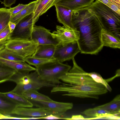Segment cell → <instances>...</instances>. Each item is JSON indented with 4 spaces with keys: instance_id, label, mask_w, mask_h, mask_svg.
Returning <instances> with one entry per match:
<instances>
[{
    "instance_id": "cell-1",
    "label": "cell",
    "mask_w": 120,
    "mask_h": 120,
    "mask_svg": "<svg viewBox=\"0 0 120 120\" xmlns=\"http://www.w3.org/2000/svg\"><path fill=\"white\" fill-rule=\"evenodd\" d=\"M88 7L73 11L72 23L74 29L79 32L77 43L81 53L96 55L103 47L101 41L103 28Z\"/></svg>"
},
{
    "instance_id": "cell-2",
    "label": "cell",
    "mask_w": 120,
    "mask_h": 120,
    "mask_svg": "<svg viewBox=\"0 0 120 120\" xmlns=\"http://www.w3.org/2000/svg\"><path fill=\"white\" fill-rule=\"evenodd\" d=\"M102 28L120 38V15L103 3L96 0L88 7Z\"/></svg>"
},
{
    "instance_id": "cell-3",
    "label": "cell",
    "mask_w": 120,
    "mask_h": 120,
    "mask_svg": "<svg viewBox=\"0 0 120 120\" xmlns=\"http://www.w3.org/2000/svg\"><path fill=\"white\" fill-rule=\"evenodd\" d=\"M108 91L106 87L100 83L90 85H75L62 83V84L53 87L51 92L67 93L62 95L64 96L98 99L99 95L105 94Z\"/></svg>"
},
{
    "instance_id": "cell-4",
    "label": "cell",
    "mask_w": 120,
    "mask_h": 120,
    "mask_svg": "<svg viewBox=\"0 0 120 120\" xmlns=\"http://www.w3.org/2000/svg\"><path fill=\"white\" fill-rule=\"evenodd\" d=\"M41 78L49 83L57 85L61 83L60 78L68 72L71 67L56 60L35 67Z\"/></svg>"
},
{
    "instance_id": "cell-5",
    "label": "cell",
    "mask_w": 120,
    "mask_h": 120,
    "mask_svg": "<svg viewBox=\"0 0 120 120\" xmlns=\"http://www.w3.org/2000/svg\"><path fill=\"white\" fill-rule=\"evenodd\" d=\"M73 66L69 71L60 78L64 82L71 84L93 85L97 83L90 76L88 73L85 72L78 65L74 58L72 59Z\"/></svg>"
},
{
    "instance_id": "cell-6",
    "label": "cell",
    "mask_w": 120,
    "mask_h": 120,
    "mask_svg": "<svg viewBox=\"0 0 120 120\" xmlns=\"http://www.w3.org/2000/svg\"><path fill=\"white\" fill-rule=\"evenodd\" d=\"M4 45L6 49L25 58L32 56L38 45L30 39L11 37Z\"/></svg>"
},
{
    "instance_id": "cell-7",
    "label": "cell",
    "mask_w": 120,
    "mask_h": 120,
    "mask_svg": "<svg viewBox=\"0 0 120 120\" xmlns=\"http://www.w3.org/2000/svg\"><path fill=\"white\" fill-rule=\"evenodd\" d=\"M36 107L42 108L50 112L52 114L60 116L73 107L72 103L61 102L52 100L45 101L28 100Z\"/></svg>"
},
{
    "instance_id": "cell-8",
    "label": "cell",
    "mask_w": 120,
    "mask_h": 120,
    "mask_svg": "<svg viewBox=\"0 0 120 120\" xmlns=\"http://www.w3.org/2000/svg\"><path fill=\"white\" fill-rule=\"evenodd\" d=\"M80 52L77 42L56 46L53 58L60 62L69 60Z\"/></svg>"
},
{
    "instance_id": "cell-9",
    "label": "cell",
    "mask_w": 120,
    "mask_h": 120,
    "mask_svg": "<svg viewBox=\"0 0 120 120\" xmlns=\"http://www.w3.org/2000/svg\"><path fill=\"white\" fill-rule=\"evenodd\" d=\"M35 23L32 12L23 18L16 25L11 37L30 39Z\"/></svg>"
},
{
    "instance_id": "cell-10",
    "label": "cell",
    "mask_w": 120,
    "mask_h": 120,
    "mask_svg": "<svg viewBox=\"0 0 120 120\" xmlns=\"http://www.w3.org/2000/svg\"><path fill=\"white\" fill-rule=\"evenodd\" d=\"M37 45H52L56 46L60 44L53 37L50 30L44 27L34 26L30 39Z\"/></svg>"
},
{
    "instance_id": "cell-11",
    "label": "cell",
    "mask_w": 120,
    "mask_h": 120,
    "mask_svg": "<svg viewBox=\"0 0 120 120\" xmlns=\"http://www.w3.org/2000/svg\"><path fill=\"white\" fill-rule=\"evenodd\" d=\"M53 38L63 45L77 42L79 38V32L76 29L57 25L56 30L52 33Z\"/></svg>"
},
{
    "instance_id": "cell-12",
    "label": "cell",
    "mask_w": 120,
    "mask_h": 120,
    "mask_svg": "<svg viewBox=\"0 0 120 120\" xmlns=\"http://www.w3.org/2000/svg\"><path fill=\"white\" fill-rule=\"evenodd\" d=\"M8 81L13 82L16 84L20 85L47 82L41 78L36 70L30 73L16 71Z\"/></svg>"
},
{
    "instance_id": "cell-13",
    "label": "cell",
    "mask_w": 120,
    "mask_h": 120,
    "mask_svg": "<svg viewBox=\"0 0 120 120\" xmlns=\"http://www.w3.org/2000/svg\"><path fill=\"white\" fill-rule=\"evenodd\" d=\"M50 114L51 112L42 108L38 107H17L13 111L11 115L32 117H44Z\"/></svg>"
},
{
    "instance_id": "cell-14",
    "label": "cell",
    "mask_w": 120,
    "mask_h": 120,
    "mask_svg": "<svg viewBox=\"0 0 120 120\" xmlns=\"http://www.w3.org/2000/svg\"><path fill=\"white\" fill-rule=\"evenodd\" d=\"M55 6L58 22L62 24L65 27L75 29L73 26L72 22L73 11L61 6L55 5Z\"/></svg>"
},
{
    "instance_id": "cell-15",
    "label": "cell",
    "mask_w": 120,
    "mask_h": 120,
    "mask_svg": "<svg viewBox=\"0 0 120 120\" xmlns=\"http://www.w3.org/2000/svg\"><path fill=\"white\" fill-rule=\"evenodd\" d=\"M60 0H36L33 13V19L36 23L39 17L50 8L55 6Z\"/></svg>"
},
{
    "instance_id": "cell-16",
    "label": "cell",
    "mask_w": 120,
    "mask_h": 120,
    "mask_svg": "<svg viewBox=\"0 0 120 120\" xmlns=\"http://www.w3.org/2000/svg\"><path fill=\"white\" fill-rule=\"evenodd\" d=\"M94 0H60L56 5L61 6L74 11L88 7Z\"/></svg>"
},
{
    "instance_id": "cell-17",
    "label": "cell",
    "mask_w": 120,
    "mask_h": 120,
    "mask_svg": "<svg viewBox=\"0 0 120 120\" xmlns=\"http://www.w3.org/2000/svg\"><path fill=\"white\" fill-rule=\"evenodd\" d=\"M0 61L5 65L17 72L28 73L36 70V68L31 66L25 62L11 61L0 58Z\"/></svg>"
},
{
    "instance_id": "cell-18",
    "label": "cell",
    "mask_w": 120,
    "mask_h": 120,
    "mask_svg": "<svg viewBox=\"0 0 120 120\" xmlns=\"http://www.w3.org/2000/svg\"><path fill=\"white\" fill-rule=\"evenodd\" d=\"M57 85L47 82L44 83H34L25 85L16 84V86L10 92L22 95L25 91L31 90H36L44 87H54Z\"/></svg>"
},
{
    "instance_id": "cell-19",
    "label": "cell",
    "mask_w": 120,
    "mask_h": 120,
    "mask_svg": "<svg viewBox=\"0 0 120 120\" xmlns=\"http://www.w3.org/2000/svg\"><path fill=\"white\" fill-rule=\"evenodd\" d=\"M56 46L52 45H38L35 52L32 56L45 59H53Z\"/></svg>"
},
{
    "instance_id": "cell-20",
    "label": "cell",
    "mask_w": 120,
    "mask_h": 120,
    "mask_svg": "<svg viewBox=\"0 0 120 120\" xmlns=\"http://www.w3.org/2000/svg\"><path fill=\"white\" fill-rule=\"evenodd\" d=\"M101 41L103 46L112 48H120V38L103 28Z\"/></svg>"
},
{
    "instance_id": "cell-21",
    "label": "cell",
    "mask_w": 120,
    "mask_h": 120,
    "mask_svg": "<svg viewBox=\"0 0 120 120\" xmlns=\"http://www.w3.org/2000/svg\"><path fill=\"white\" fill-rule=\"evenodd\" d=\"M16 104L3 93L0 92V113L4 115H11Z\"/></svg>"
},
{
    "instance_id": "cell-22",
    "label": "cell",
    "mask_w": 120,
    "mask_h": 120,
    "mask_svg": "<svg viewBox=\"0 0 120 120\" xmlns=\"http://www.w3.org/2000/svg\"><path fill=\"white\" fill-rule=\"evenodd\" d=\"M96 107L105 110L112 115L120 117V95H117L109 102Z\"/></svg>"
},
{
    "instance_id": "cell-23",
    "label": "cell",
    "mask_w": 120,
    "mask_h": 120,
    "mask_svg": "<svg viewBox=\"0 0 120 120\" xmlns=\"http://www.w3.org/2000/svg\"><path fill=\"white\" fill-rule=\"evenodd\" d=\"M3 93L7 97L15 103L17 107L31 108L33 106L31 102L22 95L10 91Z\"/></svg>"
},
{
    "instance_id": "cell-24",
    "label": "cell",
    "mask_w": 120,
    "mask_h": 120,
    "mask_svg": "<svg viewBox=\"0 0 120 120\" xmlns=\"http://www.w3.org/2000/svg\"><path fill=\"white\" fill-rule=\"evenodd\" d=\"M35 4L36 1L31 2L27 4L18 13L11 17L10 21L17 24L23 18L33 12Z\"/></svg>"
},
{
    "instance_id": "cell-25",
    "label": "cell",
    "mask_w": 120,
    "mask_h": 120,
    "mask_svg": "<svg viewBox=\"0 0 120 120\" xmlns=\"http://www.w3.org/2000/svg\"><path fill=\"white\" fill-rule=\"evenodd\" d=\"M82 113L88 116L98 118L103 117L107 118L112 115H114L105 110L96 107L87 109Z\"/></svg>"
},
{
    "instance_id": "cell-26",
    "label": "cell",
    "mask_w": 120,
    "mask_h": 120,
    "mask_svg": "<svg viewBox=\"0 0 120 120\" xmlns=\"http://www.w3.org/2000/svg\"><path fill=\"white\" fill-rule=\"evenodd\" d=\"M28 100L51 101L53 100L47 96L38 92L37 90H31L24 92L22 94Z\"/></svg>"
},
{
    "instance_id": "cell-27",
    "label": "cell",
    "mask_w": 120,
    "mask_h": 120,
    "mask_svg": "<svg viewBox=\"0 0 120 120\" xmlns=\"http://www.w3.org/2000/svg\"><path fill=\"white\" fill-rule=\"evenodd\" d=\"M0 58L11 61L25 62V58L5 47L0 51Z\"/></svg>"
},
{
    "instance_id": "cell-28",
    "label": "cell",
    "mask_w": 120,
    "mask_h": 120,
    "mask_svg": "<svg viewBox=\"0 0 120 120\" xmlns=\"http://www.w3.org/2000/svg\"><path fill=\"white\" fill-rule=\"evenodd\" d=\"M11 16L8 9L0 8V32L8 25Z\"/></svg>"
},
{
    "instance_id": "cell-29",
    "label": "cell",
    "mask_w": 120,
    "mask_h": 120,
    "mask_svg": "<svg viewBox=\"0 0 120 120\" xmlns=\"http://www.w3.org/2000/svg\"><path fill=\"white\" fill-rule=\"evenodd\" d=\"M55 60L53 58L50 59H45L35 57L32 56L25 58V62L29 64L33 65L35 67L47 62Z\"/></svg>"
},
{
    "instance_id": "cell-30",
    "label": "cell",
    "mask_w": 120,
    "mask_h": 120,
    "mask_svg": "<svg viewBox=\"0 0 120 120\" xmlns=\"http://www.w3.org/2000/svg\"><path fill=\"white\" fill-rule=\"evenodd\" d=\"M12 36V33H10L8 25L0 32V45H5Z\"/></svg>"
},
{
    "instance_id": "cell-31",
    "label": "cell",
    "mask_w": 120,
    "mask_h": 120,
    "mask_svg": "<svg viewBox=\"0 0 120 120\" xmlns=\"http://www.w3.org/2000/svg\"><path fill=\"white\" fill-rule=\"evenodd\" d=\"M88 74L95 82L103 84L106 87L108 90L110 91H111L112 89L111 87L100 74L95 72L88 73Z\"/></svg>"
},
{
    "instance_id": "cell-32",
    "label": "cell",
    "mask_w": 120,
    "mask_h": 120,
    "mask_svg": "<svg viewBox=\"0 0 120 120\" xmlns=\"http://www.w3.org/2000/svg\"><path fill=\"white\" fill-rule=\"evenodd\" d=\"M110 8L120 15V4L112 0H98Z\"/></svg>"
},
{
    "instance_id": "cell-33",
    "label": "cell",
    "mask_w": 120,
    "mask_h": 120,
    "mask_svg": "<svg viewBox=\"0 0 120 120\" xmlns=\"http://www.w3.org/2000/svg\"><path fill=\"white\" fill-rule=\"evenodd\" d=\"M16 71L13 69L0 71V84L8 81L9 79Z\"/></svg>"
},
{
    "instance_id": "cell-34",
    "label": "cell",
    "mask_w": 120,
    "mask_h": 120,
    "mask_svg": "<svg viewBox=\"0 0 120 120\" xmlns=\"http://www.w3.org/2000/svg\"><path fill=\"white\" fill-rule=\"evenodd\" d=\"M27 5V4H19L16 7L8 9V11L11 13V17L14 16L18 13L26 6Z\"/></svg>"
},
{
    "instance_id": "cell-35",
    "label": "cell",
    "mask_w": 120,
    "mask_h": 120,
    "mask_svg": "<svg viewBox=\"0 0 120 120\" xmlns=\"http://www.w3.org/2000/svg\"><path fill=\"white\" fill-rule=\"evenodd\" d=\"M66 118L63 117L56 115L50 114L45 116L42 117L41 119L47 120L65 119Z\"/></svg>"
},
{
    "instance_id": "cell-36",
    "label": "cell",
    "mask_w": 120,
    "mask_h": 120,
    "mask_svg": "<svg viewBox=\"0 0 120 120\" xmlns=\"http://www.w3.org/2000/svg\"><path fill=\"white\" fill-rule=\"evenodd\" d=\"M16 0H4L3 3L4 6L6 7L11 8V6L14 4Z\"/></svg>"
},
{
    "instance_id": "cell-37",
    "label": "cell",
    "mask_w": 120,
    "mask_h": 120,
    "mask_svg": "<svg viewBox=\"0 0 120 120\" xmlns=\"http://www.w3.org/2000/svg\"><path fill=\"white\" fill-rule=\"evenodd\" d=\"M83 116L81 115H74L72 116L71 118H66L65 120H77L86 119Z\"/></svg>"
},
{
    "instance_id": "cell-38",
    "label": "cell",
    "mask_w": 120,
    "mask_h": 120,
    "mask_svg": "<svg viewBox=\"0 0 120 120\" xmlns=\"http://www.w3.org/2000/svg\"><path fill=\"white\" fill-rule=\"evenodd\" d=\"M8 25L10 32L12 33L15 27L16 24L15 23L10 21L8 23Z\"/></svg>"
},
{
    "instance_id": "cell-39",
    "label": "cell",
    "mask_w": 120,
    "mask_h": 120,
    "mask_svg": "<svg viewBox=\"0 0 120 120\" xmlns=\"http://www.w3.org/2000/svg\"><path fill=\"white\" fill-rule=\"evenodd\" d=\"M13 69L5 65L0 61V71H5Z\"/></svg>"
},
{
    "instance_id": "cell-40",
    "label": "cell",
    "mask_w": 120,
    "mask_h": 120,
    "mask_svg": "<svg viewBox=\"0 0 120 120\" xmlns=\"http://www.w3.org/2000/svg\"><path fill=\"white\" fill-rule=\"evenodd\" d=\"M9 115H4L0 113V119H7Z\"/></svg>"
},
{
    "instance_id": "cell-41",
    "label": "cell",
    "mask_w": 120,
    "mask_h": 120,
    "mask_svg": "<svg viewBox=\"0 0 120 120\" xmlns=\"http://www.w3.org/2000/svg\"><path fill=\"white\" fill-rule=\"evenodd\" d=\"M5 46L4 45H0V51L5 48Z\"/></svg>"
},
{
    "instance_id": "cell-42",
    "label": "cell",
    "mask_w": 120,
    "mask_h": 120,
    "mask_svg": "<svg viewBox=\"0 0 120 120\" xmlns=\"http://www.w3.org/2000/svg\"><path fill=\"white\" fill-rule=\"evenodd\" d=\"M120 4V0H112Z\"/></svg>"
},
{
    "instance_id": "cell-43",
    "label": "cell",
    "mask_w": 120,
    "mask_h": 120,
    "mask_svg": "<svg viewBox=\"0 0 120 120\" xmlns=\"http://www.w3.org/2000/svg\"><path fill=\"white\" fill-rule=\"evenodd\" d=\"M1 1H0V2H1Z\"/></svg>"
}]
</instances>
